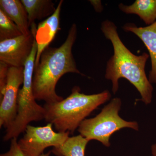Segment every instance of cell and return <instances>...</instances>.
Listing matches in <instances>:
<instances>
[{"instance_id": "obj_1", "label": "cell", "mask_w": 156, "mask_h": 156, "mask_svg": "<svg viewBox=\"0 0 156 156\" xmlns=\"http://www.w3.org/2000/svg\"><path fill=\"white\" fill-rule=\"evenodd\" d=\"M101 29L108 40L110 41L114 54L107 63L105 78L112 83V91L115 94L119 89V80H128L139 92L140 101L146 105L152 100L153 87L145 73V66L149 54L144 53L137 56L131 53L123 44L118 34L117 27L108 20L101 23Z\"/></svg>"}, {"instance_id": "obj_2", "label": "cell", "mask_w": 156, "mask_h": 156, "mask_svg": "<svg viewBox=\"0 0 156 156\" xmlns=\"http://www.w3.org/2000/svg\"><path fill=\"white\" fill-rule=\"evenodd\" d=\"M77 33L76 25L73 23L61 46L48 47L42 53L33 77V92L36 100L44 101L47 104L61 101L63 98L56 92L58 80L67 73L83 75L78 69L72 53Z\"/></svg>"}, {"instance_id": "obj_3", "label": "cell", "mask_w": 156, "mask_h": 156, "mask_svg": "<svg viewBox=\"0 0 156 156\" xmlns=\"http://www.w3.org/2000/svg\"><path fill=\"white\" fill-rule=\"evenodd\" d=\"M111 97L108 90L86 95L81 93L80 88L75 86L66 98L55 103L45 104L44 119L52 124L57 132L69 131L73 134L87 117Z\"/></svg>"}, {"instance_id": "obj_4", "label": "cell", "mask_w": 156, "mask_h": 156, "mask_svg": "<svg viewBox=\"0 0 156 156\" xmlns=\"http://www.w3.org/2000/svg\"><path fill=\"white\" fill-rule=\"evenodd\" d=\"M37 53L36 42L34 39L31 52L24 65L23 87L20 89L17 98V116L11 126L6 129L3 137L4 141L17 138L20 134L25 131L31 122L45 119V109L37 103L33 92V77Z\"/></svg>"}, {"instance_id": "obj_5", "label": "cell", "mask_w": 156, "mask_h": 156, "mask_svg": "<svg viewBox=\"0 0 156 156\" xmlns=\"http://www.w3.org/2000/svg\"><path fill=\"white\" fill-rule=\"evenodd\" d=\"M121 106L120 98L112 99L96 116L84 120L78 128V132L89 141L96 140L105 146L109 147L111 136L116 131L124 128L138 131L137 122L126 121L120 116Z\"/></svg>"}, {"instance_id": "obj_6", "label": "cell", "mask_w": 156, "mask_h": 156, "mask_svg": "<svg viewBox=\"0 0 156 156\" xmlns=\"http://www.w3.org/2000/svg\"><path fill=\"white\" fill-rule=\"evenodd\" d=\"M53 125L48 123L43 127L29 125L25 134L19 140L18 146L26 156H41L50 147H57L63 144L69 137V132H56Z\"/></svg>"}, {"instance_id": "obj_7", "label": "cell", "mask_w": 156, "mask_h": 156, "mask_svg": "<svg viewBox=\"0 0 156 156\" xmlns=\"http://www.w3.org/2000/svg\"><path fill=\"white\" fill-rule=\"evenodd\" d=\"M23 79L24 67L9 66L5 90L0 105L1 128H9L17 116L19 88Z\"/></svg>"}, {"instance_id": "obj_8", "label": "cell", "mask_w": 156, "mask_h": 156, "mask_svg": "<svg viewBox=\"0 0 156 156\" xmlns=\"http://www.w3.org/2000/svg\"><path fill=\"white\" fill-rule=\"evenodd\" d=\"M31 33L0 41V61L9 66L24 67L33 46L37 26H30Z\"/></svg>"}, {"instance_id": "obj_9", "label": "cell", "mask_w": 156, "mask_h": 156, "mask_svg": "<svg viewBox=\"0 0 156 156\" xmlns=\"http://www.w3.org/2000/svg\"><path fill=\"white\" fill-rule=\"evenodd\" d=\"M63 3V1L61 0L58 3L55 12L47 19L39 23L37 27L35 36L37 53L34 68L38 64L42 53L49 47L58 31L61 30L59 27L60 12Z\"/></svg>"}, {"instance_id": "obj_10", "label": "cell", "mask_w": 156, "mask_h": 156, "mask_svg": "<svg viewBox=\"0 0 156 156\" xmlns=\"http://www.w3.org/2000/svg\"><path fill=\"white\" fill-rule=\"evenodd\" d=\"M126 32L136 35L145 45L149 53L151 68L149 75L151 83L156 84V21L145 27H138L133 23H127L122 27Z\"/></svg>"}, {"instance_id": "obj_11", "label": "cell", "mask_w": 156, "mask_h": 156, "mask_svg": "<svg viewBox=\"0 0 156 156\" xmlns=\"http://www.w3.org/2000/svg\"><path fill=\"white\" fill-rule=\"evenodd\" d=\"M0 10L16 24L22 34L28 35L31 33L28 14L21 1L1 0Z\"/></svg>"}, {"instance_id": "obj_12", "label": "cell", "mask_w": 156, "mask_h": 156, "mask_svg": "<svg viewBox=\"0 0 156 156\" xmlns=\"http://www.w3.org/2000/svg\"><path fill=\"white\" fill-rule=\"evenodd\" d=\"M119 7L126 14L138 15L147 25H151L156 21V0H136L130 5L121 3Z\"/></svg>"}, {"instance_id": "obj_13", "label": "cell", "mask_w": 156, "mask_h": 156, "mask_svg": "<svg viewBox=\"0 0 156 156\" xmlns=\"http://www.w3.org/2000/svg\"><path fill=\"white\" fill-rule=\"evenodd\" d=\"M28 14L30 26L36 20H41L50 17L56 11L55 5L51 0H21Z\"/></svg>"}, {"instance_id": "obj_14", "label": "cell", "mask_w": 156, "mask_h": 156, "mask_svg": "<svg viewBox=\"0 0 156 156\" xmlns=\"http://www.w3.org/2000/svg\"><path fill=\"white\" fill-rule=\"evenodd\" d=\"M89 140L81 134L69 137L62 145L51 151L56 156H85Z\"/></svg>"}, {"instance_id": "obj_15", "label": "cell", "mask_w": 156, "mask_h": 156, "mask_svg": "<svg viewBox=\"0 0 156 156\" xmlns=\"http://www.w3.org/2000/svg\"><path fill=\"white\" fill-rule=\"evenodd\" d=\"M22 34L16 24L0 10V41L14 38Z\"/></svg>"}, {"instance_id": "obj_16", "label": "cell", "mask_w": 156, "mask_h": 156, "mask_svg": "<svg viewBox=\"0 0 156 156\" xmlns=\"http://www.w3.org/2000/svg\"><path fill=\"white\" fill-rule=\"evenodd\" d=\"M9 66L0 61V99L2 100L5 93L8 80V71Z\"/></svg>"}, {"instance_id": "obj_17", "label": "cell", "mask_w": 156, "mask_h": 156, "mask_svg": "<svg viewBox=\"0 0 156 156\" xmlns=\"http://www.w3.org/2000/svg\"><path fill=\"white\" fill-rule=\"evenodd\" d=\"M17 141V138H12L10 149L7 152L1 154L0 156H26L18 146Z\"/></svg>"}, {"instance_id": "obj_18", "label": "cell", "mask_w": 156, "mask_h": 156, "mask_svg": "<svg viewBox=\"0 0 156 156\" xmlns=\"http://www.w3.org/2000/svg\"><path fill=\"white\" fill-rule=\"evenodd\" d=\"M92 6L94 7L95 11L98 13H100L103 10V6L101 4V1L97 0H91L89 1Z\"/></svg>"}, {"instance_id": "obj_19", "label": "cell", "mask_w": 156, "mask_h": 156, "mask_svg": "<svg viewBox=\"0 0 156 156\" xmlns=\"http://www.w3.org/2000/svg\"><path fill=\"white\" fill-rule=\"evenodd\" d=\"M151 153L152 156H156V143L152 144L151 147Z\"/></svg>"}, {"instance_id": "obj_20", "label": "cell", "mask_w": 156, "mask_h": 156, "mask_svg": "<svg viewBox=\"0 0 156 156\" xmlns=\"http://www.w3.org/2000/svg\"><path fill=\"white\" fill-rule=\"evenodd\" d=\"M51 151H50L48 152V153H47L46 154H42L41 155V156H50V154H51Z\"/></svg>"}]
</instances>
